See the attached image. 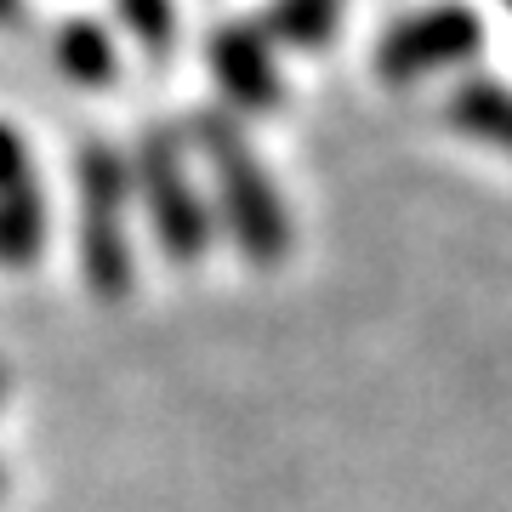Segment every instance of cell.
Returning a JSON list of instances; mask_svg holds the SVG:
<instances>
[{"instance_id":"6da1fadb","label":"cell","mask_w":512,"mask_h":512,"mask_svg":"<svg viewBox=\"0 0 512 512\" xmlns=\"http://www.w3.org/2000/svg\"><path fill=\"white\" fill-rule=\"evenodd\" d=\"M188 137L211 165L217 183V217L234 239V251L251 268H279L291 256V211L279 200L274 177L262 171L256 148L245 143V131L228 109H194L188 114Z\"/></svg>"},{"instance_id":"7a4b0ae2","label":"cell","mask_w":512,"mask_h":512,"mask_svg":"<svg viewBox=\"0 0 512 512\" xmlns=\"http://www.w3.org/2000/svg\"><path fill=\"white\" fill-rule=\"evenodd\" d=\"M80 183V274L97 302H126L137 285L126 239V200H131V160L109 137H86L74 160Z\"/></svg>"},{"instance_id":"3957f363","label":"cell","mask_w":512,"mask_h":512,"mask_svg":"<svg viewBox=\"0 0 512 512\" xmlns=\"http://www.w3.org/2000/svg\"><path fill=\"white\" fill-rule=\"evenodd\" d=\"M131 183L148 205V222H154V239H160L165 262L177 268H194L211 239H217V217L205 194L194 188V171H188V143L177 126H148L137 137V160H131Z\"/></svg>"},{"instance_id":"277c9868","label":"cell","mask_w":512,"mask_h":512,"mask_svg":"<svg viewBox=\"0 0 512 512\" xmlns=\"http://www.w3.org/2000/svg\"><path fill=\"white\" fill-rule=\"evenodd\" d=\"M484 46V23H478L473 6L461 0H439L427 12H410L382 35V52H376V74L387 86H416L427 74L456 69L467 57H478Z\"/></svg>"},{"instance_id":"5b68a950","label":"cell","mask_w":512,"mask_h":512,"mask_svg":"<svg viewBox=\"0 0 512 512\" xmlns=\"http://www.w3.org/2000/svg\"><path fill=\"white\" fill-rule=\"evenodd\" d=\"M205 63H211L217 92L228 97L222 109H234V114H274L279 109L285 80H279V63L268 52L262 29H251V23H217L211 40H205Z\"/></svg>"},{"instance_id":"8992f818","label":"cell","mask_w":512,"mask_h":512,"mask_svg":"<svg viewBox=\"0 0 512 512\" xmlns=\"http://www.w3.org/2000/svg\"><path fill=\"white\" fill-rule=\"evenodd\" d=\"M57 69L69 74L74 86H86V92L114 86V74H120L114 35L97 18H69L63 29H57Z\"/></svg>"},{"instance_id":"52a82bcc","label":"cell","mask_w":512,"mask_h":512,"mask_svg":"<svg viewBox=\"0 0 512 512\" xmlns=\"http://www.w3.org/2000/svg\"><path fill=\"white\" fill-rule=\"evenodd\" d=\"M444 114H450L456 131H467V137H478V143L512 154V92L507 86H495V80H467V86L450 92Z\"/></svg>"},{"instance_id":"ba28073f","label":"cell","mask_w":512,"mask_h":512,"mask_svg":"<svg viewBox=\"0 0 512 512\" xmlns=\"http://www.w3.org/2000/svg\"><path fill=\"white\" fill-rule=\"evenodd\" d=\"M46 245V200L40 188L0 194V268H29Z\"/></svg>"},{"instance_id":"9c48e42d","label":"cell","mask_w":512,"mask_h":512,"mask_svg":"<svg viewBox=\"0 0 512 512\" xmlns=\"http://www.w3.org/2000/svg\"><path fill=\"white\" fill-rule=\"evenodd\" d=\"M336 12H342V0H274L268 23L291 46H325L336 35Z\"/></svg>"},{"instance_id":"30bf717a","label":"cell","mask_w":512,"mask_h":512,"mask_svg":"<svg viewBox=\"0 0 512 512\" xmlns=\"http://www.w3.org/2000/svg\"><path fill=\"white\" fill-rule=\"evenodd\" d=\"M114 12L143 52L165 57L177 46V0H114Z\"/></svg>"},{"instance_id":"8fae6325","label":"cell","mask_w":512,"mask_h":512,"mask_svg":"<svg viewBox=\"0 0 512 512\" xmlns=\"http://www.w3.org/2000/svg\"><path fill=\"white\" fill-rule=\"evenodd\" d=\"M18 188H35V171H29V148L6 120H0V194H18Z\"/></svg>"},{"instance_id":"7c38bea8","label":"cell","mask_w":512,"mask_h":512,"mask_svg":"<svg viewBox=\"0 0 512 512\" xmlns=\"http://www.w3.org/2000/svg\"><path fill=\"white\" fill-rule=\"evenodd\" d=\"M18 18V0H0V23H12Z\"/></svg>"},{"instance_id":"4fadbf2b","label":"cell","mask_w":512,"mask_h":512,"mask_svg":"<svg viewBox=\"0 0 512 512\" xmlns=\"http://www.w3.org/2000/svg\"><path fill=\"white\" fill-rule=\"evenodd\" d=\"M0 399H6V370H0Z\"/></svg>"},{"instance_id":"5bb4252c","label":"cell","mask_w":512,"mask_h":512,"mask_svg":"<svg viewBox=\"0 0 512 512\" xmlns=\"http://www.w3.org/2000/svg\"><path fill=\"white\" fill-rule=\"evenodd\" d=\"M0 490H6V478H0Z\"/></svg>"},{"instance_id":"9a60e30c","label":"cell","mask_w":512,"mask_h":512,"mask_svg":"<svg viewBox=\"0 0 512 512\" xmlns=\"http://www.w3.org/2000/svg\"><path fill=\"white\" fill-rule=\"evenodd\" d=\"M507 6H512V0H507Z\"/></svg>"}]
</instances>
